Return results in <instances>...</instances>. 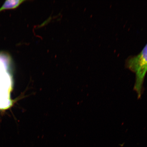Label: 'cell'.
I'll return each instance as SVG.
<instances>
[{
	"mask_svg": "<svg viewBox=\"0 0 147 147\" xmlns=\"http://www.w3.org/2000/svg\"><path fill=\"white\" fill-rule=\"evenodd\" d=\"M126 65L130 70L136 74L134 90L140 98L143 92V84L147 71V44L138 55L128 59Z\"/></svg>",
	"mask_w": 147,
	"mask_h": 147,
	"instance_id": "1",
	"label": "cell"
},
{
	"mask_svg": "<svg viewBox=\"0 0 147 147\" xmlns=\"http://www.w3.org/2000/svg\"><path fill=\"white\" fill-rule=\"evenodd\" d=\"M24 1L23 0H7L0 8V12L7 9L16 8Z\"/></svg>",
	"mask_w": 147,
	"mask_h": 147,
	"instance_id": "2",
	"label": "cell"
}]
</instances>
